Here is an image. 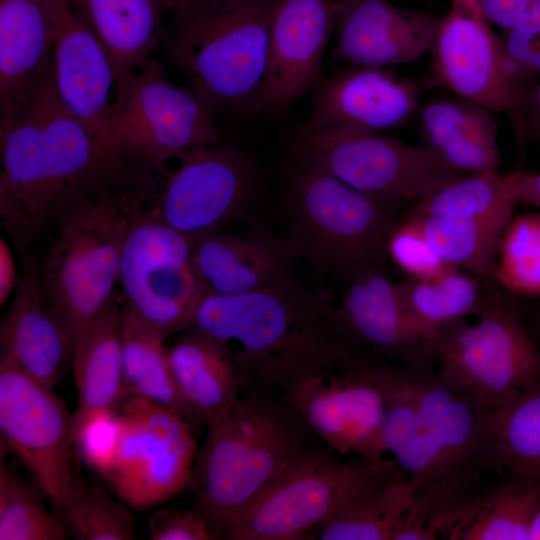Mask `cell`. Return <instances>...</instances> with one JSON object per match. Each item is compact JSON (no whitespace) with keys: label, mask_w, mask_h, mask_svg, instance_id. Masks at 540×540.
Here are the masks:
<instances>
[{"label":"cell","mask_w":540,"mask_h":540,"mask_svg":"<svg viewBox=\"0 0 540 540\" xmlns=\"http://www.w3.org/2000/svg\"><path fill=\"white\" fill-rule=\"evenodd\" d=\"M123 503L104 489L80 480L60 518L79 540H134V518Z\"/></svg>","instance_id":"cell-39"},{"label":"cell","mask_w":540,"mask_h":540,"mask_svg":"<svg viewBox=\"0 0 540 540\" xmlns=\"http://www.w3.org/2000/svg\"><path fill=\"white\" fill-rule=\"evenodd\" d=\"M195 266L210 294L240 295L292 276L287 241L210 231L192 238Z\"/></svg>","instance_id":"cell-24"},{"label":"cell","mask_w":540,"mask_h":540,"mask_svg":"<svg viewBox=\"0 0 540 540\" xmlns=\"http://www.w3.org/2000/svg\"><path fill=\"white\" fill-rule=\"evenodd\" d=\"M154 202L132 220L119 284L123 305L168 337L191 327L210 293L194 263L192 238L167 224L155 212Z\"/></svg>","instance_id":"cell-12"},{"label":"cell","mask_w":540,"mask_h":540,"mask_svg":"<svg viewBox=\"0 0 540 540\" xmlns=\"http://www.w3.org/2000/svg\"><path fill=\"white\" fill-rule=\"evenodd\" d=\"M439 21L387 0H336L330 62L377 68L413 63L430 50Z\"/></svg>","instance_id":"cell-21"},{"label":"cell","mask_w":540,"mask_h":540,"mask_svg":"<svg viewBox=\"0 0 540 540\" xmlns=\"http://www.w3.org/2000/svg\"><path fill=\"white\" fill-rule=\"evenodd\" d=\"M118 410H101L87 417L74 432L81 459L103 478L115 465L121 445Z\"/></svg>","instance_id":"cell-42"},{"label":"cell","mask_w":540,"mask_h":540,"mask_svg":"<svg viewBox=\"0 0 540 540\" xmlns=\"http://www.w3.org/2000/svg\"><path fill=\"white\" fill-rule=\"evenodd\" d=\"M517 205L507 174H463L412 205V216L511 219Z\"/></svg>","instance_id":"cell-36"},{"label":"cell","mask_w":540,"mask_h":540,"mask_svg":"<svg viewBox=\"0 0 540 540\" xmlns=\"http://www.w3.org/2000/svg\"><path fill=\"white\" fill-rule=\"evenodd\" d=\"M431 246L450 266L494 283L499 244L511 219L412 216Z\"/></svg>","instance_id":"cell-33"},{"label":"cell","mask_w":540,"mask_h":540,"mask_svg":"<svg viewBox=\"0 0 540 540\" xmlns=\"http://www.w3.org/2000/svg\"><path fill=\"white\" fill-rule=\"evenodd\" d=\"M44 1L52 29V70L57 93L97 136L117 98L115 71L77 0Z\"/></svg>","instance_id":"cell-20"},{"label":"cell","mask_w":540,"mask_h":540,"mask_svg":"<svg viewBox=\"0 0 540 540\" xmlns=\"http://www.w3.org/2000/svg\"><path fill=\"white\" fill-rule=\"evenodd\" d=\"M387 362L372 357L345 368L313 372L290 383L281 396L331 451L380 459L386 455L382 371Z\"/></svg>","instance_id":"cell-15"},{"label":"cell","mask_w":540,"mask_h":540,"mask_svg":"<svg viewBox=\"0 0 540 540\" xmlns=\"http://www.w3.org/2000/svg\"><path fill=\"white\" fill-rule=\"evenodd\" d=\"M278 0H173L162 45L217 117L248 109L259 93Z\"/></svg>","instance_id":"cell-5"},{"label":"cell","mask_w":540,"mask_h":540,"mask_svg":"<svg viewBox=\"0 0 540 540\" xmlns=\"http://www.w3.org/2000/svg\"><path fill=\"white\" fill-rule=\"evenodd\" d=\"M190 328L226 347L241 397H278L307 374L377 357L353 337L329 290L310 288L293 275L245 294H209Z\"/></svg>","instance_id":"cell-1"},{"label":"cell","mask_w":540,"mask_h":540,"mask_svg":"<svg viewBox=\"0 0 540 540\" xmlns=\"http://www.w3.org/2000/svg\"><path fill=\"white\" fill-rule=\"evenodd\" d=\"M2 449L13 452L60 516L79 485L71 462L74 413L46 387L0 360Z\"/></svg>","instance_id":"cell-14"},{"label":"cell","mask_w":540,"mask_h":540,"mask_svg":"<svg viewBox=\"0 0 540 540\" xmlns=\"http://www.w3.org/2000/svg\"><path fill=\"white\" fill-rule=\"evenodd\" d=\"M529 540H540V507L533 521L530 530Z\"/></svg>","instance_id":"cell-49"},{"label":"cell","mask_w":540,"mask_h":540,"mask_svg":"<svg viewBox=\"0 0 540 540\" xmlns=\"http://www.w3.org/2000/svg\"><path fill=\"white\" fill-rule=\"evenodd\" d=\"M286 209L288 245L319 270L345 280L387 257L397 209L325 171L291 159Z\"/></svg>","instance_id":"cell-7"},{"label":"cell","mask_w":540,"mask_h":540,"mask_svg":"<svg viewBox=\"0 0 540 540\" xmlns=\"http://www.w3.org/2000/svg\"><path fill=\"white\" fill-rule=\"evenodd\" d=\"M475 322L443 326L432 342L435 372L491 409L540 384V345L516 296L489 285Z\"/></svg>","instance_id":"cell-8"},{"label":"cell","mask_w":540,"mask_h":540,"mask_svg":"<svg viewBox=\"0 0 540 540\" xmlns=\"http://www.w3.org/2000/svg\"><path fill=\"white\" fill-rule=\"evenodd\" d=\"M500 40L506 70L515 81L527 85L540 75V0H534Z\"/></svg>","instance_id":"cell-41"},{"label":"cell","mask_w":540,"mask_h":540,"mask_svg":"<svg viewBox=\"0 0 540 540\" xmlns=\"http://www.w3.org/2000/svg\"><path fill=\"white\" fill-rule=\"evenodd\" d=\"M489 285L456 267L433 278L405 276L397 282L408 320L431 353L432 342L443 326L479 314Z\"/></svg>","instance_id":"cell-30"},{"label":"cell","mask_w":540,"mask_h":540,"mask_svg":"<svg viewBox=\"0 0 540 540\" xmlns=\"http://www.w3.org/2000/svg\"><path fill=\"white\" fill-rule=\"evenodd\" d=\"M121 445L103 478L133 509L165 502L187 487L198 452L191 421L159 403L132 397L118 408Z\"/></svg>","instance_id":"cell-13"},{"label":"cell","mask_w":540,"mask_h":540,"mask_svg":"<svg viewBox=\"0 0 540 540\" xmlns=\"http://www.w3.org/2000/svg\"><path fill=\"white\" fill-rule=\"evenodd\" d=\"M408 478L392 459L356 456L342 462L321 448L263 492L232 524L226 540H304L366 491ZM409 479V478H408Z\"/></svg>","instance_id":"cell-9"},{"label":"cell","mask_w":540,"mask_h":540,"mask_svg":"<svg viewBox=\"0 0 540 540\" xmlns=\"http://www.w3.org/2000/svg\"><path fill=\"white\" fill-rule=\"evenodd\" d=\"M385 452L416 492L423 485L464 473L496 472L494 409L435 371L386 363Z\"/></svg>","instance_id":"cell-4"},{"label":"cell","mask_w":540,"mask_h":540,"mask_svg":"<svg viewBox=\"0 0 540 540\" xmlns=\"http://www.w3.org/2000/svg\"><path fill=\"white\" fill-rule=\"evenodd\" d=\"M534 0H479L492 24L503 31L509 29L525 13Z\"/></svg>","instance_id":"cell-44"},{"label":"cell","mask_w":540,"mask_h":540,"mask_svg":"<svg viewBox=\"0 0 540 540\" xmlns=\"http://www.w3.org/2000/svg\"><path fill=\"white\" fill-rule=\"evenodd\" d=\"M344 281L339 310L364 348L397 366L435 371L432 353L411 326L397 283L383 264L359 267Z\"/></svg>","instance_id":"cell-22"},{"label":"cell","mask_w":540,"mask_h":540,"mask_svg":"<svg viewBox=\"0 0 540 540\" xmlns=\"http://www.w3.org/2000/svg\"><path fill=\"white\" fill-rule=\"evenodd\" d=\"M163 175L153 163L109 151L54 221L38 268L45 297L75 349L116 290L132 220L155 201Z\"/></svg>","instance_id":"cell-2"},{"label":"cell","mask_w":540,"mask_h":540,"mask_svg":"<svg viewBox=\"0 0 540 540\" xmlns=\"http://www.w3.org/2000/svg\"><path fill=\"white\" fill-rule=\"evenodd\" d=\"M121 335L122 402L132 397L144 398L175 410L191 422L196 421L177 388L164 345L166 337L124 305Z\"/></svg>","instance_id":"cell-32"},{"label":"cell","mask_w":540,"mask_h":540,"mask_svg":"<svg viewBox=\"0 0 540 540\" xmlns=\"http://www.w3.org/2000/svg\"><path fill=\"white\" fill-rule=\"evenodd\" d=\"M168 352L177 388L195 420L207 426L229 417L241 389L237 367L226 347L189 328Z\"/></svg>","instance_id":"cell-27"},{"label":"cell","mask_w":540,"mask_h":540,"mask_svg":"<svg viewBox=\"0 0 540 540\" xmlns=\"http://www.w3.org/2000/svg\"><path fill=\"white\" fill-rule=\"evenodd\" d=\"M525 317L533 337L540 345V302L536 303Z\"/></svg>","instance_id":"cell-48"},{"label":"cell","mask_w":540,"mask_h":540,"mask_svg":"<svg viewBox=\"0 0 540 540\" xmlns=\"http://www.w3.org/2000/svg\"><path fill=\"white\" fill-rule=\"evenodd\" d=\"M493 437L497 473L540 478V384L494 410Z\"/></svg>","instance_id":"cell-35"},{"label":"cell","mask_w":540,"mask_h":540,"mask_svg":"<svg viewBox=\"0 0 540 540\" xmlns=\"http://www.w3.org/2000/svg\"><path fill=\"white\" fill-rule=\"evenodd\" d=\"M122 306L116 289L75 349L72 363L78 405L74 432L94 412L118 410L122 402Z\"/></svg>","instance_id":"cell-29"},{"label":"cell","mask_w":540,"mask_h":540,"mask_svg":"<svg viewBox=\"0 0 540 540\" xmlns=\"http://www.w3.org/2000/svg\"><path fill=\"white\" fill-rule=\"evenodd\" d=\"M415 498L408 478L361 494L315 531L321 540H394Z\"/></svg>","instance_id":"cell-34"},{"label":"cell","mask_w":540,"mask_h":540,"mask_svg":"<svg viewBox=\"0 0 540 540\" xmlns=\"http://www.w3.org/2000/svg\"><path fill=\"white\" fill-rule=\"evenodd\" d=\"M429 52L440 85L463 99L505 114L519 143L531 87L518 83L507 72L500 36L493 31L479 0H450Z\"/></svg>","instance_id":"cell-16"},{"label":"cell","mask_w":540,"mask_h":540,"mask_svg":"<svg viewBox=\"0 0 540 540\" xmlns=\"http://www.w3.org/2000/svg\"><path fill=\"white\" fill-rule=\"evenodd\" d=\"M540 140V80L531 87L522 115L521 137L519 144L527 138Z\"/></svg>","instance_id":"cell-46"},{"label":"cell","mask_w":540,"mask_h":540,"mask_svg":"<svg viewBox=\"0 0 540 540\" xmlns=\"http://www.w3.org/2000/svg\"><path fill=\"white\" fill-rule=\"evenodd\" d=\"M493 279L516 297L540 299V209L513 215L499 244Z\"/></svg>","instance_id":"cell-38"},{"label":"cell","mask_w":540,"mask_h":540,"mask_svg":"<svg viewBox=\"0 0 540 540\" xmlns=\"http://www.w3.org/2000/svg\"><path fill=\"white\" fill-rule=\"evenodd\" d=\"M46 496L14 467L0 466V540H64L65 525L43 502Z\"/></svg>","instance_id":"cell-37"},{"label":"cell","mask_w":540,"mask_h":540,"mask_svg":"<svg viewBox=\"0 0 540 540\" xmlns=\"http://www.w3.org/2000/svg\"><path fill=\"white\" fill-rule=\"evenodd\" d=\"M97 137L109 150L167 168L194 148L216 144V116L189 88L172 83L153 59L118 89Z\"/></svg>","instance_id":"cell-11"},{"label":"cell","mask_w":540,"mask_h":540,"mask_svg":"<svg viewBox=\"0 0 540 540\" xmlns=\"http://www.w3.org/2000/svg\"><path fill=\"white\" fill-rule=\"evenodd\" d=\"M310 92L305 129L381 132L405 124L419 107L420 86L386 68L346 66Z\"/></svg>","instance_id":"cell-19"},{"label":"cell","mask_w":540,"mask_h":540,"mask_svg":"<svg viewBox=\"0 0 540 540\" xmlns=\"http://www.w3.org/2000/svg\"><path fill=\"white\" fill-rule=\"evenodd\" d=\"M516 202L540 209V172L513 171L507 173Z\"/></svg>","instance_id":"cell-45"},{"label":"cell","mask_w":540,"mask_h":540,"mask_svg":"<svg viewBox=\"0 0 540 540\" xmlns=\"http://www.w3.org/2000/svg\"><path fill=\"white\" fill-rule=\"evenodd\" d=\"M321 440L283 397H240L229 417L207 425L187 487L192 507L222 539L240 515Z\"/></svg>","instance_id":"cell-3"},{"label":"cell","mask_w":540,"mask_h":540,"mask_svg":"<svg viewBox=\"0 0 540 540\" xmlns=\"http://www.w3.org/2000/svg\"><path fill=\"white\" fill-rule=\"evenodd\" d=\"M17 277L16 264L8 244L0 240V305L6 304L11 293L15 290Z\"/></svg>","instance_id":"cell-47"},{"label":"cell","mask_w":540,"mask_h":540,"mask_svg":"<svg viewBox=\"0 0 540 540\" xmlns=\"http://www.w3.org/2000/svg\"><path fill=\"white\" fill-rule=\"evenodd\" d=\"M386 251L387 256L409 277L433 278L452 267L435 251L419 226L405 216L391 228Z\"/></svg>","instance_id":"cell-40"},{"label":"cell","mask_w":540,"mask_h":540,"mask_svg":"<svg viewBox=\"0 0 540 540\" xmlns=\"http://www.w3.org/2000/svg\"><path fill=\"white\" fill-rule=\"evenodd\" d=\"M153 540H215L207 521L193 508H162L148 518Z\"/></svg>","instance_id":"cell-43"},{"label":"cell","mask_w":540,"mask_h":540,"mask_svg":"<svg viewBox=\"0 0 540 540\" xmlns=\"http://www.w3.org/2000/svg\"><path fill=\"white\" fill-rule=\"evenodd\" d=\"M425 147L460 174L497 172V123L488 109L466 99L431 100L418 109Z\"/></svg>","instance_id":"cell-26"},{"label":"cell","mask_w":540,"mask_h":540,"mask_svg":"<svg viewBox=\"0 0 540 540\" xmlns=\"http://www.w3.org/2000/svg\"><path fill=\"white\" fill-rule=\"evenodd\" d=\"M336 0H278L267 66L251 112L275 115L308 93L321 78L335 30Z\"/></svg>","instance_id":"cell-18"},{"label":"cell","mask_w":540,"mask_h":540,"mask_svg":"<svg viewBox=\"0 0 540 540\" xmlns=\"http://www.w3.org/2000/svg\"><path fill=\"white\" fill-rule=\"evenodd\" d=\"M22 274L0 326L1 358L38 383L53 388L74 356V345L49 305L38 264L25 251Z\"/></svg>","instance_id":"cell-23"},{"label":"cell","mask_w":540,"mask_h":540,"mask_svg":"<svg viewBox=\"0 0 540 540\" xmlns=\"http://www.w3.org/2000/svg\"><path fill=\"white\" fill-rule=\"evenodd\" d=\"M104 47L118 89L154 58L162 44L164 19L173 0H77Z\"/></svg>","instance_id":"cell-28"},{"label":"cell","mask_w":540,"mask_h":540,"mask_svg":"<svg viewBox=\"0 0 540 540\" xmlns=\"http://www.w3.org/2000/svg\"><path fill=\"white\" fill-rule=\"evenodd\" d=\"M165 172L153 204L170 226L193 238L238 219L251 203L256 178L249 159L218 143L191 149Z\"/></svg>","instance_id":"cell-17"},{"label":"cell","mask_w":540,"mask_h":540,"mask_svg":"<svg viewBox=\"0 0 540 540\" xmlns=\"http://www.w3.org/2000/svg\"><path fill=\"white\" fill-rule=\"evenodd\" d=\"M0 116V190L24 208L37 233L110 150L62 102L52 69Z\"/></svg>","instance_id":"cell-6"},{"label":"cell","mask_w":540,"mask_h":540,"mask_svg":"<svg viewBox=\"0 0 540 540\" xmlns=\"http://www.w3.org/2000/svg\"><path fill=\"white\" fill-rule=\"evenodd\" d=\"M52 49L44 0H0V115L22 104L52 69Z\"/></svg>","instance_id":"cell-25"},{"label":"cell","mask_w":540,"mask_h":540,"mask_svg":"<svg viewBox=\"0 0 540 540\" xmlns=\"http://www.w3.org/2000/svg\"><path fill=\"white\" fill-rule=\"evenodd\" d=\"M291 158L325 171L389 206L415 204L463 175L428 148L380 134L300 127L289 142Z\"/></svg>","instance_id":"cell-10"},{"label":"cell","mask_w":540,"mask_h":540,"mask_svg":"<svg viewBox=\"0 0 540 540\" xmlns=\"http://www.w3.org/2000/svg\"><path fill=\"white\" fill-rule=\"evenodd\" d=\"M540 507V478L506 475L478 489L463 517L450 530L451 540H529Z\"/></svg>","instance_id":"cell-31"}]
</instances>
